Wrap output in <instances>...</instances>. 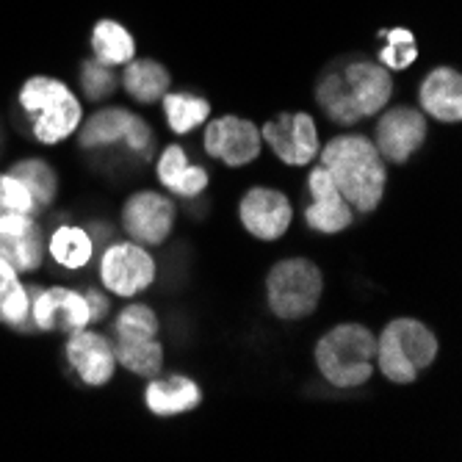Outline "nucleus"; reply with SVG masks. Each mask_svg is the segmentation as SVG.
Listing matches in <instances>:
<instances>
[{
    "instance_id": "obj_20",
    "label": "nucleus",
    "mask_w": 462,
    "mask_h": 462,
    "mask_svg": "<svg viewBox=\"0 0 462 462\" xmlns=\"http://www.w3.org/2000/svg\"><path fill=\"white\" fill-rule=\"evenodd\" d=\"M158 180L163 183V189H170L180 197H197L208 186V172L202 166L189 163L183 147L170 144L158 158Z\"/></svg>"
},
{
    "instance_id": "obj_7",
    "label": "nucleus",
    "mask_w": 462,
    "mask_h": 462,
    "mask_svg": "<svg viewBox=\"0 0 462 462\" xmlns=\"http://www.w3.org/2000/svg\"><path fill=\"white\" fill-rule=\"evenodd\" d=\"M324 291L321 269L308 258H285L269 269L266 297L269 308L282 321H300L319 308Z\"/></svg>"
},
{
    "instance_id": "obj_31",
    "label": "nucleus",
    "mask_w": 462,
    "mask_h": 462,
    "mask_svg": "<svg viewBox=\"0 0 462 462\" xmlns=\"http://www.w3.org/2000/svg\"><path fill=\"white\" fill-rule=\"evenodd\" d=\"M83 297H87V305H89V313H92V324L95 321H100L106 313H108V302H106V297H103V293L100 291H87V293H83Z\"/></svg>"
},
{
    "instance_id": "obj_9",
    "label": "nucleus",
    "mask_w": 462,
    "mask_h": 462,
    "mask_svg": "<svg viewBox=\"0 0 462 462\" xmlns=\"http://www.w3.org/2000/svg\"><path fill=\"white\" fill-rule=\"evenodd\" d=\"M78 144L83 150L128 142L134 152H144L152 142L150 125L142 116L131 114L128 108H100L83 125H78Z\"/></svg>"
},
{
    "instance_id": "obj_18",
    "label": "nucleus",
    "mask_w": 462,
    "mask_h": 462,
    "mask_svg": "<svg viewBox=\"0 0 462 462\" xmlns=\"http://www.w3.org/2000/svg\"><path fill=\"white\" fill-rule=\"evenodd\" d=\"M421 106L440 122L462 119V78L451 67L432 69L421 83Z\"/></svg>"
},
{
    "instance_id": "obj_30",
    "label": "nucleus",
    "mask_w": 462,
    "mask_h": 462,
    "mask_svg": "<svg viewBox=\"0 0 462 462\" xmlns=\"http://www.w3.org/2000/svg\"><path fill=\"white\" fill-rule=\"evenodd\" d=\"M0 208L6 211H20V214H36V202L31 197V191L25 189V183L20 178H14L12 172L0 175Z\"/></svg>"
},
{
    "instance_id": "obj_27",
    "label": "nucleus",
    "mask_w": 462,
    "mask_h": 462,
    "mask_svg": "<svg viewBox=\"0 0 462 462\" xmlns=\"http://www.w3.org/2000/svg\"><path fill=\"white\" fill-rule=\"evenodd\" d=\"M163 111L166 119H170V128L175 134H191L197 125H202L208 116H211V103L205 97H194V95H170L166 92L163 97Z\"/></svg>"
},
{
    "instance_id": "obj_19",
    "label": "nucleus",
    "mask_w": 462,
    "mask_h": 462,
    "mask_svg": "<svg viewBox=\"0 0 462 462\" xmlns=\"http://www.w3.org/2000/svg\"><path fill=\"white\" fill-rule=\"evenodd\" d=\"M144 402L147 407L155 412V415H180V412H189L194 410L199 402H202V393H199V385L189 376H170V380H155L147 385V393H144Z\"/></svg>"
},
{
    "instance_id": "obj_5",
    "label": "nucleus",
    "mask_w": 462,
    "mask_h": 462,
    "mask_svg": "<svg viewBox=\"0 0 462 462\" xmlns=\"http://www.w3.org/2000/svg\"><path fill=\"white\" fill-rule=\"evenodd\" d=\"M20 106L33 116V136L42 144L69 139L83 119V108L67 83L48 75H33L23 83Z\"/></svg>"
},
{
    "instance_id": "obj_15",
    "label": "nucleus",
    "mask_w": 462,
    "mask_h": 462,
    "mask_svg": "<svg viewBox=\"0 0 462 462\" xmlns=\"http://www.w3.org/2000/svg\"><path fill=\"white\" fill-rule=\"evenodd\" d=\"M308 189H310V197H313L308 214H305V222H308L310 230L324 233V236H335V233L346 230L355 222L352 205L341 197L338 189H335L332 178L327 175V170L321 163L310 170Z\"/></svg>"
},
{
    "instance_id": "obj_28",
    "label": "nucleus",
    "mask_w": 462,
    "mask_h": 462,
    "mask_svg": "<svg viewBox=\"0 0 462 462\" xmlns=\"http://www.w3.org/2000/svg\"><path fill=\"white\" fill-rule=\"evenodd\" d=\"M383 36H388V45L380 53V64L385 69H407L415 59H418V48H415V36L404 28H393L385 31Z\"/></svg>"
},
{
    "instance_id": "obj_11",
    "label": "nucleus",
    "mask_w": 462,
    "mask_h": 462,
    "mask_svg": "<svg viewBox=\"0 0 462 462\" xmlns=\"http://www.w3.org/2000/svg\"><path fill=\"white\" fill-rule=\"evenodd\" d=\"M261 131L258 125L241 116H219L205 125L202 147L205 152L227 163V166H244L261 155Z\"/></svg>"
},
{
    "instance_id": "obj_6",
    "label": "nucleus",
    "mask_w": 462,
    "mask_h": 462,
    "mask_svg": "<svg viewBox=\"0 0 462 462\" xmlns=\"http://www.w3.org/2000/svg\"><path fill=\"white\" fill-rule=\"evenodd\" d=\"M158 316L147 305L122 308L114 321V355L116 365L128 368L136 376L152 380L163 368V346L158 341Z\"/></svg>"
},
{
    "instance_id": "obj_13",
    "label": "nucleus",
    "mask_w": 462,
    "mask_h": 462,
    "mask_svg": "<svg viewBox=\"0 0 462 462\" xmlns=\"http://www.w3.org/2000/svg\"><path fill=\"white\" fill-rule=\"evenodd\" d=\"M427 142V119L418 108L396 106L376 122V150L391 163H407Z\"/></svg>"
},
{
    "instance_id": "obj_25",
    "label": "nucleus",
    "mask_w": 462,
    "mask_h": 462,
    "mask_svg": "<svg viewBox=\"0 0 462 462\" xmlns=\"http://www.w3.org/2000/svg\"><path fill=\"white\" fill-rule=\"evenodd\" d=\"M51 255L56 263H61L64 269H83L92 255H95V241L83 227H72V225H61L53 236H51Z\"/></svg>"
},
{
    "instance_id": "obj_4",
    "label": "nucleus",
    "mask_w": 462,
    "mask_h": 462,
    "mask_svg": "<svg viewBox=\"0 0 462 462\" xmlns=\"http://www.w3.org/2000/svg\"><path fill=\"white\" fill-rule=\"evenodd\" d=\"M435 332L418 319H393L376 338L374 365L396 385H410L438 357Z\"/></svg>"
},
{
    "instance_id": "obj_2",
    "label": "nucleus",
    "mask_w": 462,
    "mask_h": 462,
    "mask_svg": "<svg viewBox=\"0 0 462 462\" xmlns=\"http://www.w3.org/2000/svg\"><path fill=\"white\" fill-rule=\"evenodd\" d=\"M393 95L391 72L368 59H352L321 78L316 100L338 125H355L380 114Z\"/></svg>"
},
{
    "instance_id": "obj_26",
    "label": "nucleus",
    "mask_w": 462,
    "mask_h": 462,
    "mask_svg": "<svg viewBox=\"0 0 462 462\" xmlns=\"http://www.w3.org/2000/svg\"><path fill=\"white\" fill-rule=\"evenodd\" d=\"M9 172L25 183V189L31 191V197L36 202V211H45L48 205H53L56 191H59V178H56L53 166L48 161L25 158V161H17Z\"/></svg>"
},
{
    "instance_id": "obj_10",
    "label": "nucleus",
    "mask_w": 462,
    "mask_h": 462,
    "mask_svg": "<svg viewBox=\"0 0 462 462\" xmlns=\"http://www.w3.org/2000/svg\"><path fill=\"white\" fill-rule=\"evenodd\" d=\"M175 225V202L158 191H136L122 208V227L131 241L158 246L170 238Z\"/></svg>"
},
{
    "instance_id": "obj_16",
    "label": "nucleus",
    "mask_w": 462,
    "mask_h": 462,
    "mask_svg": "<svg viewBox=\"0 0 462 462\" xmlns=\"http://www.w3.org/2000/svg\"><path fill=\"white\" fill-rule=\"evenodd\" d=\"M67 360L69 365L78 371V376L87 385L100 388L106 383H111V376L116 371V355H114V344L106 338V335L95 332V329H75L72 338L67 341Z\"/></svg>"
},
{
    "instance_id": "obj_22",
    "label": "nucleus",
    "mask_w": 462,
    "mask_h": 462,
    "mask_svg": "<svg viewBox=\"0 0 462 462\" xmlns=\"http://www.w3.org/2000/svg\"><path fill=\"white\" fill-rule=\"evenodd\" d=\"M0 258L9 261L20 274L36 272L45 258V233L33 222L23 233H0Z\"/></svg>"
},
{
    "instance_id": "obj_14",
    "label": "nucleus",
    "mask_w": 462,
    "mask_h": 462,
    "mask_svg": "<svg viewBox=\"0 0 462 462\" xmlns=\"http://www.w3.org/2000/svg\"><path fill=\"white\" fill-rule=\"evenodd\" d=\"M238 217L249 236H255L261 241H277L291 227L293 208L280 189L255 186L241 197Z\"/></svg>"
},
{
    "instance_id": "obj_21",
    "label": "nucleus",
    "mask_w": 462,
    "mask_h": 462,
    "mask_svg": "<svg viewBox=\"0 0 462 462\" xmlns=\"http://www.w3.org/2000/svg\"><path fill=\"white\" fill-rule=\"evenodd\" d=\"M122 83L134 100L150 106V103H158L166 92H170L172 78L163 64H158L152 59H131L128 64H125Z\"/></svg>"
},
{
    "instance_id": "obj_1",
    "label": "nucleus",
    "mask_w": 462,
    "mask_h": 462,
    "mask_svg": "<svg viewBox=\"0 0 462 462\" xmlns=\"http://www.w3.org/2000/svg\"><path fill=\"white\" fill-rule=\"evenodd\" d=\"M319 155L335 189L352 205L355 214H371L380 208L388 183V170L385 158L371 139H365L363 134L335 136Z\"/></svg>"
},
{
    "instance_id": "obj_29",
    "label": "nucleus",
    "mask_w": 462,
    "mask_h": 462,
    "mask_svg": "<svg viewBox=\"0 0 462 462\" xmlns=\"http://www.w3.org/2000/svg\"><path fill=\"white\" fill-rule=\"evenodd\" d=\"M80 83H83V92H87L89 100H106L116 89V75L111 72V67H106L95 59L80 67Z\"/></svg>"
},
{
    "instance_id": "obj_24",
    "label": "nucleus",
    "mask_w": 462,
    "mask_h": 462,
    "mask_svg": "<svg viewBox=\"0 0 462 462\" xmlns=\"http://www.w3.org/2000/svg\"><path fill=\"white\" fill-rule=\"evenodd\" d=\"M0 321L25 329L31 321V300L20 282V272L0 258Z\"/></svg>"
},
{
    "instance_id": "obj_17",
    "label": "nucleus",
    "mask_w": 462,
    "mask_h": 462,
    "mask_svg": "<svg viewBox=\"0 0 462 462\" xmlns=\"http://www.w3.org/2000/svg\"><path fill=\"white\" fill-rule=\"evenodd\" d=\"M31 319L36 329H83L92 324V313L87 305V297L69 288H48L39 291L31 302Z\"/></svg>"
},
{
    "instance_id": "obj_3",
    "label": "nucleus",
    "mask_w": 462,
    "mask_h": 462,
    "mask_svg": "<svg viewBox=\"0 0 462 462\" xmlns=\"http://www.w3.org/2000/svg\"><path fill=\"white\" fill-rule=\"evenodd\" d=\"M316 365L335 388H360L371 380L376 357V335L355 321L332 327L316 344Z\"/></svg>"
},
{
    "instance_id": "obj_12",
    "label": "nucleus",
    "mask_w": 462,
    "mask_h": 462,
    "mask_svg": "<svg viewBox=\"0 0 462 462\" xmlns=\"http://www.w3.org/2000/svg\"><path fill=\"white\" fill-rule=\"evenodd\" d=\"M261 139L288 166H308L319 155V131L308 114H280L261 128Z\"/></svg>"
},
{
    "instance_id": "obj_23",
    "label": "nucleus",
    "mask_w": 462,
    "mask_h": 462,
    "mask_svg": "<svg viewBox=\"0 0 462 462\" xmlns=\"http://www.w3.org/2000/svg\"><path fill=\"white\" fill-rule=\"evenodd\" d=\"M92 51L100 64L119 67L136 56V42L128 33V28H122L114 20H100L92 31Z\"/></svg>"
},
{
    "instance_id": "obj_8",
    "label": "nucleus",
    "mask_w": 462,
    "mask_h": 462,
    "mask_svg": "<svg viewBox=\"0 0 462 462\" xmlns=\"http://www.w3.org/2000/svg\"><path fill=\"white\" fill-rule=\"evenodd\" d=\"M100 280L116 297L131 300L155 280V261L136 241L111 244L100 261Z\"/></svg>"
}]
</instances>
